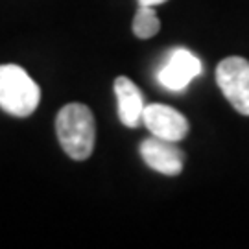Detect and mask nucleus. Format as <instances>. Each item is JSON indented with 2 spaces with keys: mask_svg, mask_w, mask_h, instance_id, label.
Wrapping results in <instances>:
<instances>
[{
  "mask_svg": "<svg viewBox=\"0 0 249 249\" xmlns=\"http://www.w3.org/2000/svg\"><path fill=\"white\" fill-rule=\"evenodd\" d=\"M115 94L118 100V116L125 127H137L142 124L144 100L139 87L125 76L115 80Z\"/></svg>",
  "mask_w": 249,
  "mask_h": 249,
  "instance_id": "7",
  "label": "nucleus"
},
{
  "mask_svg": "<svg viewBox=\"0 0 249 249\" xmlns=\"http://www.w3.org/2000/svg\"><path fill=\"white\" fill-rule=\"evenodd\" d=\"M166 0H139V4L142 6H159V4H164Z\"/></svg>",
  "mask_w": 249,
  "mask_h": 249,
  "instance_id": "9",
  "label": "nucleus"
},
{
  "mask_svg": "<svg viewBox=\"0 0 249 249\" xmlns=\"http://www.w3.org/2000/svg\"><path fill=\"white\" fill-rule=\"evenodd\" d=\"M142 124L150 129L153 137H159L164 141L179 142L188 135V120L176 111L174 107L162 106V104H151L144 107Z\"/></svg>",
  "mask_w": 249,
  "mask_h": 249,
  "instance_id": "4",
  "label": "nucleus"
},
{
  "mask_svg": "<svg viewBox=\"0 0 249 249\" xmlns=\"http://www.w3.org/2000/svg\"><path fill=\"white\" fill-rule=\"evenodd\" d=\"M141 155L150 168L164 176H179L183 172V151L172 141H164L159 137L146 139L141 144Z\"/></svg>",
  "mask_w": 249,
  "mask_h": 249,
  "instance_id": "6",
  "label": "nucleus"
},
{
  "mask_svg": "<svg viewBox=\"0 0 249 249\" xmlns=\"http://www.w3.org/2000/svg\"><path fill=\"white\" fill-rule=\"evenodd\" d=\"M216 83L223 96L238 113L249 116V61L244 57H227L216 69Z\"/></svg>",
  "mask_w": 249,
  "mask_h": 249,
  "instance_id": "3",
  "label": "nucleus"
},
{
  "mask_svg": "<svg viewBox=\"0 0 249 249\" xmlns=\"http://www.w3.org/2000/svg\"><path fill=\"white\" fill-rule=\"evenodd\" d=\"M201 74V61L185 48H176L159 71V83L168 90H183Z\"/></svg>",
  "mask_w": 249,
  "mask_h": 249,
  "instance_id": "5",
  "label": "nucleus"
},
{
  "mask_svg": "<svg viewBox=\"0 0 249 249\" xmlns=\"http://www.w3.org/2000/svg\"><path fill=\"white\" fill-rule=\"evenodd\" d=\"M41 89L18 65H0V109L17 118L30 116L39 106Z\"/></svg>",
  "mask_w": 249,
  "mask_h": 249,
  "instance_id": "2",
  "label": "nucleus"
},
{
  "mask_svg": "<svg viewBox=\"0 0 249 249\" xmlns=\"http://www.w3.org/2000/svg\"><path fill=\"white\" fill-rule=\"evenodd\" d=\"M160 30V20L153 6H139L133 18V32L139 39H150Z\"/></svg>",
  "mask_w": 249,
  "mask_h": 249,
  "instance_id": "8",
  "label": "nucleus"
},
{
  "mask_svg": "<svg viewBox=\"0 0 249 249\" xmlns=\"http://www.w3.org/2000/svg\"><path fill=\"white\" fill-rule=\"evenodd\" d=\"M55 133L61 148L71 159H89L96 139V124L92 111L83 104L65 106L55 118Z\"/></svg>",
  "mask_w": 249,
  "mask_h": 249,
  "instance_id": "1",
  "label": "nucleus"
}]
</instances>
